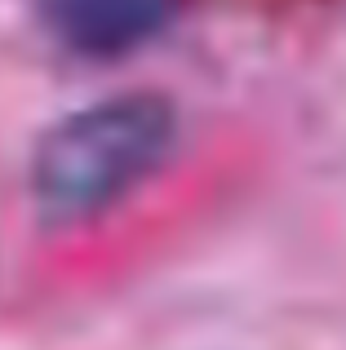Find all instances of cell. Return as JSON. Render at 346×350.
I'll list each match as a JSON object with an SVG mask.
<instances>
[{"mask_svg": "<svg viewBox=\"0 0 346 350\" xmlns=\"http://www.w3.org/2000/svg\"><path fill=\"white\" fill-rule=\"evenodd\" d=\"M178 142V111L160 94H116L80 107L40 137L31 155V191L44 217L80 222L165 164Z\"/></svg>", "mask_w": 346, "mask_h": 350, "instance_id": "obj_1", "label": "cell"}, {"mask_svg": "<svg viewBox=\"0 0 346 350\" xmlns=\"http://www.w3.org/2000/svg\"><path fill=\"white\" fill-rule=\"evenodd\" d=\"M182 0H40L49 31L80 58H124L178 18Z\"/></svg>", "mask_w": 346, "mask_h": 350, "instance_id": "obj_2", "label": "cell"}]
</instances>
